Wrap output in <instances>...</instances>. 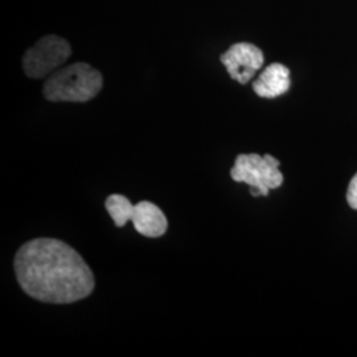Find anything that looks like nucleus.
Listing matches in <instances>:
<instances>
[{"instance_id":"1","label":"nucleus","mask_w":357,"mask_h":357,"mask_svg":"<svg viewBox=\"0 0 357 357\" xmlns=\"http://www.w3.org/2000/svg\"><path fill=\"white\" fill-rule=\"evenodd\" d=\"M22 290L43 303L70 305L94 291V274L81 255L57 238H35L15 255Z\"/></svg>"},{"instance_id":"2","label":"nucleus","mask_w":357,"mask_h":357,"mask_svg":"<svg viewBox=\"0 0 357 357\" xmlns=\"http://www.w3.org/2000/svg\"><path fill=\"white\" fill-rule=\"evenodd\" d=\"M102 75L86 63L65 66L48 77L44 97L51 102H88L102 89Z\"/></svg>"},{"instance_id":"3","label":"nucleus","mask_w":357,"mask_h":357,"mask_svg":"<svg viewBox=\"0 0 357 357\" xmlns=\"http://www.w3.org/2000/svg\"><path fill=\"white\" fill-rule=\"evenodd\" d=\"M105 206L116 228H123L128 221H132L135 230L149 238H159L168 229L165 212L150 202L132 205L126 196L114 193L106 199Z\"/></svg>"},{"instance_id":"4","label":"nucleus","mask_w":357,"mask_h":357,"mask_svg":"<svg viewBox=\"0 0 357 357\" xmlns=\"http://www.w3.org/2000/svg\"><path fill=\"white\" fill-rule=\"evenodd\" d=\"M280 160L271 155L240 153L230 169V178L237 183L250 185L252 196H268L270 190H277L283 184Z\"/></svg>"},{"instance_id":"5","label":"nucleus","mask_w":357,"mask_h":357,"mask_svg":"<svg viewBox=\"0 0 357 357\" xmlns=\"http://www.w3.org/2000/svg\"><path fill=\"white\" fill-rule=\"evenodd\" d=\"M72 48L65 38L48 35L26 52L23 69L29 78H44L54 73L70 57Z\"/></svg>"},{"instance_id":"6","label":"nucleus","mask_w":357,"mask_h":357,"mask_svg":"<svg viewBox=\"0 0 357 357\" xmlns=\"http://www.w3.org/2000/svg\"><path fill=\"white\" fill-rule=\"evenodd\" d=\"M220 60L229 76L241 85H245L262 68L265 57L262 51L253 44L237 43L222 53Z\"/></svg>"},{"instance_id":"7","label":"nucleus","mask_w":357,"mask_h":357,"mask_svg":"<svg viewBox=\"0 0 357 357\" xmlns=\"http://www.w3.org/2000/svg\"><path fill=\"white\" fill-rule=\"evenodd\" d=\"M291 86L290 70L280 63L268 65L253 82V90L262 98H277Z\"/></svg>"},{"instance_id":"8","label":"nucleus","mask_w":357,"mask_h":357,"mask_svg":"<svg viewBox=\"0 0 357 357\" xmlns=\"http://www.w3.org/2000/svg\"><path fill=\"white\" fill-rule=\"evenodd\" d=\"M347 202L351 208L357 209V174L352 178L349 185H348V191H347Z\"/></svg>"}]
</instances>
